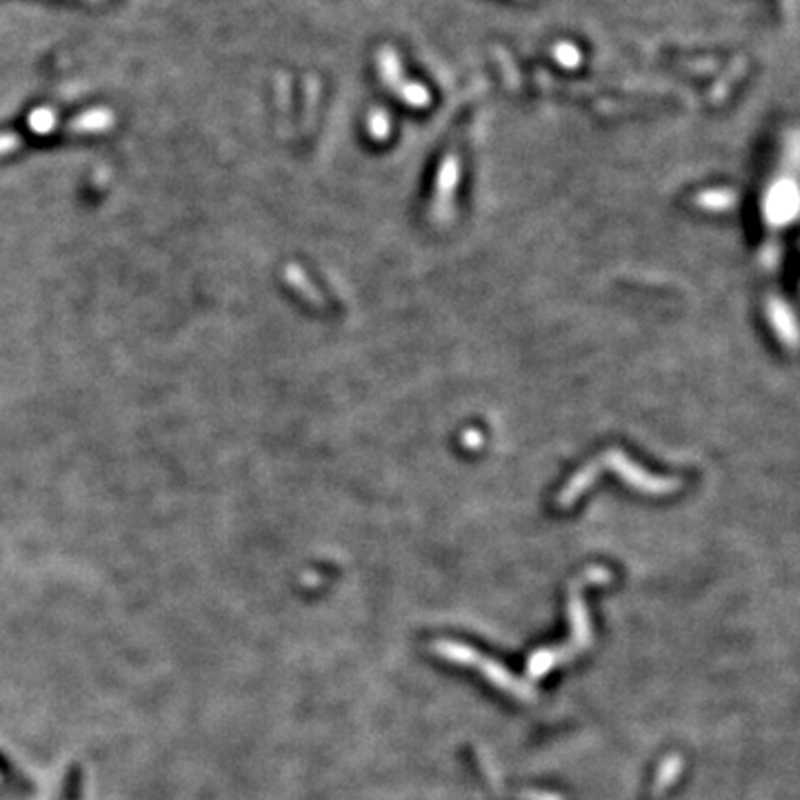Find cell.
Segmentation results:
<instances>
[{
    "label": "cell",
    "mask_w": 800,
    "mask_h": 800,
    "mask_svg": "<svg viewBox=\"0 0 800 800\" xmlns=\"http://www.w3.org/2000/svg\"><path fill=\"white\" fill-rule=\"evenodd\" d=\"M29 132L36 136H49V133L65 130L72 133H101L112 130L113 113L107 110H93L81 113L78 118L67 122H58V116L52 110H36L29 116Z\"/></svg>",
    "instance_id": "obj_1"
}]
</instances>
